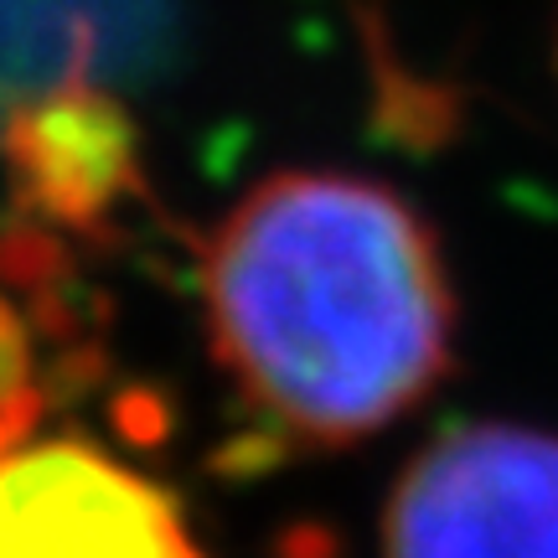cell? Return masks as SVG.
Returning <instances> with one entry per match:
<instances>
[{
	"label": "cell",
	"instance_id": "cell-1",
	"mask_svg": "<svg viewBox=\"0 0 558 558\" xmlns=\"http://www.w3.org/2000/svg\"><path fill=\"white\" fill-rule=\"evenodd\" d=\"M202 305L248 414L295 445L378 435L450 373L439 243L367 177H264L202 248Z\"/></svg>",
	"mask_w": 558,
	"mask_h": 558
},
{
	"label": "cell",
	"instance_id": "cell-3",
	"mask_svg": "<svg viewBox=\"0 0 558 558\" xmlns=\"http://www.w3.org/2000/svg\"><path fill=\"white\" fill-rule=\"evenodd\" d=\"M0 558H207L177 497L78 435L0 450Z\"/></svg>",
	"mask_w": 558,
	"mask_h": 558
},
{
	"label": "cell",
	"instance_id": "cell-5",
	"mask_svg": "<svg viewBox=\"0 0 558 558\" xmlns=\"http://www.w3.org/2000/svg\"><path fill=\"white\" fill-rule=\"evenodd\" d=\"M41 414H47V383L32 347V320L0 290V450L37 435Z\"/></svg>",
	"mask_w": 558,
	"mask_h": 558
},
{
	"label": "cell",
	"instance_id": "cell-2",
	"mask_svg": "<svg viewBox=\"0 0 558 558\" xmlns=\"http://www.w3.org/2000/svg\"><path fill=\"white\" fill-rule=\"evenodd\" d=\"M383 558H558V435L445 429L388 497Z\"/></svg>",
	"mask_w": 558,
	"mask_h": 558
},
{
	"label": "cell",
	"instance_id": "cell-4",
	"mask_svg": "<svg viewBox=\"0 0 558 558\" xmlns=\"http://www.w3.org/2000/svg\"><path fill=\"white\" fill-rule=\"evenodd\" d=\"M0 166L21 207L68 233H109L124 207L145 202L140 124L94 68L5 104Z\"/></svg>",
	"mask_w": 558,
	"mask_h": 558
}]
</instances>
